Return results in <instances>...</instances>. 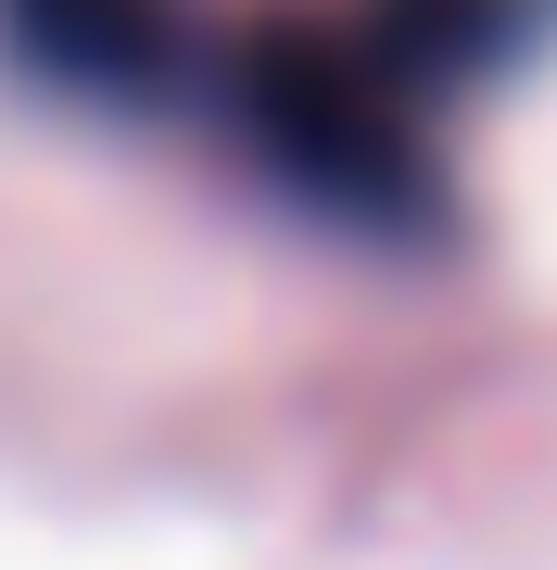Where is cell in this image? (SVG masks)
I'll use <instances>...</instances> for the list:
<instances>
[{
	"instance_id": "cell-2",
	"label": "cell",
	"mask_w": 557,
	"mask_h": 570,
	"mask_svg": "<svg viewBox=\"0 0 557 570\" xmlns=\"http://www.w3.org/2000/svg\"><path fill=\"white\" fill-rule=\"evenodd\" d=\"M0 39L51 89H89V102H178V77H190L178 0H0Z\"/></svg>"
},
{
	"instance_id": "cell-1",
	"label": "cell",
	"mask_w": 557,
	"mask_h": 570,
	"mask_svg": "<svg viewBox=\"0 0 557 570\" xmlns=\"http://www.w3.org/2000/svg\"><path fill=\"white\" fill-rule=\"evenodd\" d=\"M533 26V0H342L291 13L228 51L241 153L279 190H305L342 228H418L431 216V127L469 77H495Z\"/></svg>"
}]
</instances>
